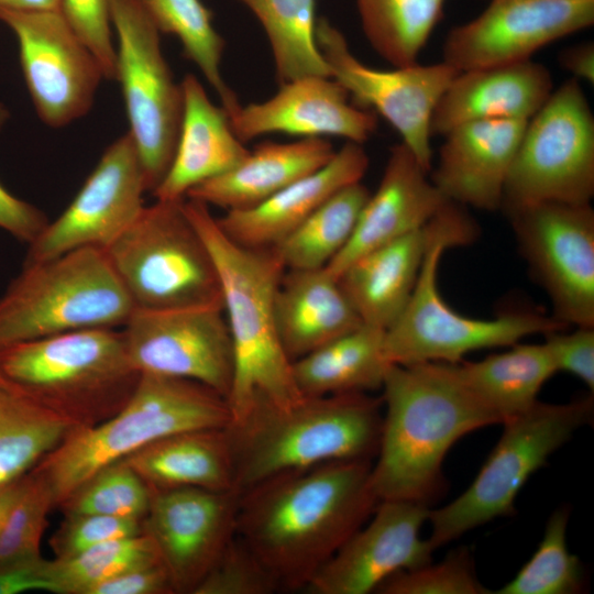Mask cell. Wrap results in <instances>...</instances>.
<instances>
[{"label": "cell", "mask_w": 594, "mask_h": 594, "mask_svg": "<svg viewBox=\"0 0 594 594\" xmlns=\"http://www.w3.org/2000/svg\"><path fill=\"white\" fill-rule=\"evenodd\" d=\"M371 460L286 472L239 493L237 535L279 588H307L315 574L373 514Z\"/></svg>", "instance_id": "cell-1"}, {"label": "cell", "mask_w": 594, "mask_h": 594, "mask_svg": "<svg viewBox=\"0 0 594 594\" xmlns=\"http://www.w3.org/2000/svg\"><path fill=\"white\" fill-rule=\"evenodd\" d=\"M382 388L385 415L372 488L380 501L429 506L446 485L442 463L452 446L501 421L459 382L450 363L391 365Z\"/></svg>", "instance_id": "cell-2"}, {"label": "cell", "mask_w": 594, "mask_h": 594, "mask_svg": "<svg viewBox=\"0 0 594 594\" xmlns=\"http://www.w3.org/2000/svg\"><path fill=\"white\" fill-rule=\"evenodd\" d=\"M183 208L202 238L219 277L233 354L227 402L231 424L258 402L287 407L304 398L276 326L275 294L285 266L272 249H250L221 230L209 206L186 198Z\"/></svg>", "instance_id": "cell-3"}, {"label": "cell", "mask_w": 594, "mask_h": 594, "mask_svg": "<svg viewBox=\"0 0 594 594\" xmlns=\"http://www.w3.org/2000/svg\"><path fill=\"white\" fill-rule=\"evenodd\" d=\"M382 405L367 393L304 396L287 407L256 403L228 427L235 492L327 462L371 460L380 444Z\"/></svg>", "instance_id": "cell-4"}, {"label": "cell", "mask_w": 594, "mask_h": 594, "mask_svg": "<svg viewBox=\"0 0 594 594\" xmlns=\"http://www.w3.org/2000/svg\"><path fill=\"white\" fill-rule=\"evenodd\" d=\"M230 424L228 402L213 389L187 378L143 373L118 414L74 429L33 470L46 480L58 508L98 470L161 438Z\"/></svg>", "instance_id": "cell-5"}, {"label": "cell", "mask_w": 594, "mask_h": 594, "mask_svg": "<svg viewBox=\"0 0 594 594\" xmlns=\"http://www.w3.org/2000/svg\"><path fill=\"white\" fill-rule=\"evenodd\" d=\"M0 374L75 429L118 414L141 374L133 367L122 331H70L0 350Z\"/></svg>", "instance_id": "cell-6"}, {"label": "cell", "mask_w": 594, "mask_h": 594, "mask_svg": "<svg viewBox=\"0 0 594 594\" xmlns=\"http://www.w3.org/2000/svg\"><path fill=\"white\" fill-rule=\"evenodd\" d=\"M476 227L463 206L449 201L425 256L416 286L404 310L385 330L384 352L392 365L429 362L458 363L470 352L512 346L534 334L568 326L552 316L510 311L494 319H474L454 311L438 289L437 275L444 251L466 244Z\"/></svg>", "instance_id": "cell-7"}, {"label": "cell", "mask_w": 594, "mask_h": 594, "mask_svg": "<svg viewBox=\"0 0 594 594\" xmlns=\"http://www.w3.org/2000/svg\"><path fill=\"white\" fill-rule=\"evenodd\" d=\"M133 310L103 249L24 262L0 297V350L70 331L123 327Z\"/></svg>", "instance_id": "cell-8"}, {"label": "cell", "mask_w": 594, "mask_h": 594, "mask_svg": "<svg viewBox=\"0 0 594 594\" xmlns=\"http://www.w3.org/2000/svg\"><path fill=\"white\" fill-rule=\"evenodd\" d=\"M183 201L144 207L105 249L134 309L222 305L212 257Z\"/></svg>", "instance_id": "cell-9"}, {"label": "cell", "mask_w": 594, "mask_h": 594, "mask_svg": "<svg viewBox=\"0 0 594 594\" xmlns=\"http://www.w3.org/2000/svg\"><path fill=\"white\" fill-rule=\"evenodd\" d=\"M593 417V398L566 404L537 402L502 422L504 431L471 485L451 503L430 509L436 550L463 534L515 510L517 494L549 457Z\"/></svg>", "instance_id": "cell-10"}, {"label": "cell", "mask_w": 594, "mask_h": 594, "mask_svg": "<svg viewBox=\"0 0 594 594\" xmlns=\"http://www.w3.org/2000/svg\"><path fill=\"white\" fill-rule=\"evenodd\" d=\"M593 196L594 116L580 81L572 77L527 121L499 209L590 204Z\"/></svg>", "instance_id": "cell-11"}, {"label": "cell", "mask_w": 594, "mask_h": 594, "mask_svg": "<svg viewBox=\"0 0 594 594\" xmlns=\"http://www.w3.org/2000/svg\"><path fill=\"white\" fill-rule=\"evenodd\" d=\"M118 37L116 79L120 82L130 130L153 193L175 153L182 117L183 89L163 55L160 31L141 0H109Z\"/></svg>", "instance_id": "cell-12"}, {"label": "cell", "mask_w": 594, "mask_h": 594, "mask_svg": "<svg viewBox=\"0 0 594 594\" xmlns=\"http://www.w3.org/2000/svg\"><path fill=\"white\" fill-rule=\"evenodd\" d=\"M552 317L594 327V210L591 204L537 202L503 208Z\"/></svg>", "instance_id": "cell-13"}, {"label": "cell", "mask_w": 594, "mask_h": 594, "mask_svg": "<svg viewBox=\"0 0 594 594\" xmlns=\"http://www.w3.org/2000/svg\"><path fill=\"white\" fill-rule=\"evenodd\" d=\"M316 41L331 78L358 106L375 110L387 120L402 136V143L431 172L432 117L459 72L443 61L388 70L372 68L351 53L342 32L323 18L317 20Z\"/></svg>", "instance_id": "cell-14"}, {"label": "cell", "mask_w": 594, "mask_h": 594, "mask_svg": "<svg viewBox=\"0 0 594 594\" xmlns=\"http://www.w3.org/2000/svg\"><path fill=\"white\" fill-rule=\"evenodd\" d=\"M14 33L22 73L40 119L62 128L91 108L102 68L61 10L4 11Z\"/></svg>", "instance_id": "cell-15"}, {"label": "cell", "mask_w": 594, "mask_h": 594, "mask_svg": "<svg viewBox=\"0 0 594 594\" xmlns=\"http://www.w3.org/2000/svg\"><path fill=\"white\" fill-rule=\"evenodd\" d=\"M121 331L140 374L191 380L227 399L233 354L222 305L134 309Z\"/></svg>", "instance_id": "cell-16"}, {"label": "cell", "mask_w": 594, "mask_h": 594, "mask_svg": "<svg viewBox=\"0 0 594 594\" xmlns=\"http://www.w3.org/2000/svg\"><path fill=\"white\" fill-rule=\"evenodd\" d=\"M145 191L139 152L127 132L106 148L62 215L29 244L24 262L87 246L105 250L139 217Z\"/></svg>", "instance_id": "cell-17"}, {"label": "cell", "mask_w": 594, "mask_h": 594, "mask_svg": "<svg viewBox=\"0 0 594 594\" xmlns=\"http://www.w3.org/2000/svg\"><path fill=\"white\" fill-rule=\"evenodd\" d=\"M594 24V0H491L451 29L443 62L458 72L530 59L543 46Z\"/></svg>", "instance_id": "cell-18"}, {"label": "cell", "mask_w": 594, "mask_h": 594, "mask_svg": "<svg viewBox=\"0 0 594 594\" xmlns=\"http://www.w3.org/2000/svg\"><path fill=\"white\" fill-rule=\"evenodd\" d=\"M144 532L155 542L175 593L194 594L237 535L239 493L151 490Z\"/></svg>", "instance_id": "cell-19"}, {"label": "cell", "mask_w": 594, "mask_h": 594, "mask_svg": "<svg viewBox=\"0 0 594 594\" xmlns=\"http://www.w3.org/2000/svg\"><path fill=\"white\" fill-rule=\"evenodd\" d=\"M429 512L421 503L380 501L369 522L344 541L306 590L312 594H367L392 575L430 562L435 549L420 538Z\"/></svg>", "instance_id": "cell-20"}, {"label": "cell", "mask_w": 594, "mask_h": 594, "mask_svg": "<svg viewBox=\"0 0 594 594\" xmlns=\"http://www.w3.org/2000/svg\"><path fill=\"white\" fill-rule=\"evenodd\" d=\"M228 117L243 143L282 132L302 138L333 135L363 144L377 127L374 112L349 103L346 90L333 78L321 76L285 82L272 98L241 105Z\"/></svg>", "instance_id": "cell-21"}, {"label": "cell", "mask_w": 594, "mask_h": 594, "mask_svg": "<svg viewBox=\"0 0 594 594\" xmlns=\"http://www.w3.org/2000/svg\"><path fill=\"white\" fill-rule=\"evenodd\" d=\"M404 144L392 146L381 183L364 204L353 234L326 266L336 278L358 257L425 227L450 200Z\"/></svg>", "instance_id": "cell-22"}, {"label": "cell", "mask_w": 594, "mask_h": 594, "mask_svg": "<svg viewBox=\"0 0 594 594\" xmlns=\"http://www.w3.org/2000/svg\"><path fill=\"white\" fill-rule=\"evenodd\" d=\"M527 121L480 120L444 134L431 182L461 206L501 208L506 178Z\"/></svg>", "instance_id": "cell-23"}, {"label": "cell", "mask_w": 594, "mask_h": 594, "mask_svg": "<svg viewBox=\"0 0 594 594\" xmlns=\"http://www.w3.org/2000/svg\"><path fill=\"white\" fill-rule=\"evenodd\" d=\"M369 164L362 144L346 141L322 167L256 206L226 211L217 218L218 224L242 246L275 248L332 195L361 182Z\"/></svg>", "instance_id": "cell-24"}, {"label": "cell", "mask_w": 594, "mask_h": 594, "mask_svg": "<svg viewBox=\"0 0 594 594\" xmlns=\"http://www.w3.org/2000/svg\"><path fill=\"white\" fill-rule=\"evenodd\" d=\"M552 91L549 69L531 59L459 72L437 105L432 134L471 121H528Z\"/></svg>", "instance_id": "cell-25"}, {"label": "cell", "mask_w": 594, "mask_h": 594, "mask_svg": "<svg viewBox=\"0 0 594 594\" xmlns=\"http://www.w3.org/2000/svg\"><path fill=\"white\" fill-rule=\"evenodd\" d=\"M182 84L183 117L170 166L152 193L156 200L180 201L197 185L235 167L249 154L222 107L216 106L193 74Z\"/></svg>", "instance_id": "cell-26"}, {"label": "cell", "mask_w": 594, "mask_h": 594, "mask_svg": "<svg viewBox=\"0 0 594 594\" xmlns=\"http://www.w3.org/2000/svg\"><path fill=\"white\" fill-rule=\"evenodd\" d=\"M441 210L421 229L358 257L339 275L364 324L386 330L399 317L439 229Z\"/></svg>", "instance_id": "cell-27"}, {"label": "cell", "mask_w": 594, "mask_h": 594, "mask_svg": "<svg viewBox=\"0 0 594 594\" xmlns=\"http://www.w3.org/2000/svg\"><path fill=\"white\" fill-rule=\"evenodd\" d=\"M275 318L292 361L363 323L339 279L326 267L285 270L275 294Z\"/></svg>", "instance_id": "cell-28"}, {"label": "cell", "mask_w": 594, "mask_h": 594, "mask_svg": "<svg viewBox=\"0 0 594 594\" xmlns=\"http://www.w3.org/2000/svg\"><path fill=\"white\" fill-rule=\"evenodd\" d=\"M336 151L323 138L258 144L235 167L190 189L186 198L228 210L256 206L327 164Z\"/></svg>", "instance_id": "cell-29"}, {"label": "cell", "mask_w": 594, "mask_h": 594, "mask_svg": "<svg viewBox=\"0 0 594 594\" xmlns=\"http://www.w3.org/2000/svg\"><path fill=\"white\" fill-rule=\"evenodd\" d=\"M151 490H234L228 427L194 429L161 438L123 459Z\"/></svg>", "instance_id": "cell-30"}, {"label": "cell", "mask_w": 594, "mask_h": 594, "mask_svg": "<svg viewBox=\"0 0 594 594\" xmlns=\"http://www.w3.org/2000/svg\"><path fill=\"white\" fill-rule=\"evenodd\" d=\"M384 338V329L362 323L293 361L299 392L317 397L382 388L392 365L385 356Z\"/></svg>", "instance_id": "cell-31"}, {"label": "cell", "mask_w": 594, "mask_h": 594, "mask_svg": "<svg viewBox=\"0 0 594 594\" xmlns=\"http://www.w3.org/2000/svg\"><path fill=\"white\" fill-rule=\"evenodd\" d=\"M450 365L459 382L501 424L534 406L543 384L557 372L543 343H515L510 350L481 361Z\"/></svg>", "instance_id": "cell-32"}, {"label": "cell", "mask_w": 594, "mask_h": 594, "mask_svg": "<svg viewBox=\"0 0 594 594\" xmlns=\"http://www.w3.org/2000/svg\"><path fill=\"white\" fill-rule=\"evenodd\" d=\"M74 429L0 374V486L31 471Z\"/></svg>", "instance_id": "cell-33"}, {"label": "cell", "mask_w": 594, "mask_h": 594, "mask_svg": "<svg viewBox=\"0 0 594 594\" xmlns=\"http://www.w3.org/2000/svg\"><path fill=\"white\" fill-rule=\"evenodd\" d=\"M257 18L268 38L280 85L331 77L316 41V0H238Z\"/></svg>", "instance_id": "cell-34"}, {"label": "cell", "mask_w": 594, "mask_h": 594, "mask_svg": "<svg viewBox=\"0 0 594 594\" xmlns=\"http://www.w3.org/2000/svg\"><path fill=\"white\" fill-rule=\"evenodd\" d=\"M370 197L361 182L327 199L302 223L273 248L286 270L326 267L346 245Z\"/></svg>", "instance_id": "cell-35"}, {"label": "cell", "mask_w": 594, "mask_h": 594, "mask_svg": "<svg viewBox=\"0 0 594 594\" xmlns=\"http://www.w3.org/2000/svg\"><path fill=\"white\" fill-rule=\"evenodd\" d=\"M446 0H356L363 32L373 50L394 67L417 63Z\"/></svg>", "instance_id": "cell-36"}, {"label": "cell", "mask_w": 594, "mask_h": 594, "mask_svg": "<svg viewBox=\"0 0 594 594\" xmlns=\"http://www.w3.org/2000/svg\"><path fill=\"white\" fill-rule=\"evenodd\" d=\"M161 33L174 34L184 55L200 69L219 96L228 116L240 106L224 81L220 65L226 42L212 24V12L201 0H141Z\"/></svg>", "instance_id": "cell-37"}, {"label": "cell", "mask_w": 594, "mask_h": 594, "mask_svg": "<svg viewBox=\"0 0 594 594\" xmlns=\"http://www.w3.org/2000/svg\"><path fill=\"white\" fill-rule=\"evenodd\" d=\"M163 562L145 532L97 544L67 559L50 560L57 594H88L97 584L131 569Z\"/></svg>", "instance_id": "cell-38"}, {"label": "cell", "mask_w": 594, "mask_h": 594, "mask_svg": "<svg viewBox=\"0 0 594 594\" xmlns=\"http://www.w3.org/2000/svg\"><path fill=\"white\" fill-rule=\"evenodd\" d=\"M569 510L549 517L543 538L530 560L495 594H574L583 584L579 558L568 550Z\"/></svg>", "instance_id": "cell-39"}, {"label": "cell", "mask_w": 594, "mask_h": 594, "mask_svg": "<svg viewBox=\"0 0 594 594\" xmlns=\"http://www.w3.org/2000/svg\"><path fill=\"white\" fill-rule=\"evenodd\" d=\"M152 491L122 459L98 470L58 508L64 515L97 514L143 520Z\"/></svg>", "instance_id": "cell-40"}, {"label": "cell", "mask_w": 594, "mask_h": 594, "mask_svg": "<svg viewBox=\"0 0 594 594\" xmlns=\"http://www.w3.org/2000/svg\"><path fill=\"white\" fill-rule=\"evenodd\" d=\"M54 508L50 485L31 470L0 531V564L41 557L47 516Z\"/></svg>", "instance_id": "cell-41"}, {"label": "cell", "mask_w": 594, "mask_h": 594, "mask_svg": "<svg viewBox=\"0 0 594 594\" xmlns=\"http://www.w3.org/2000/svg\"><path fill=\"white\" fill-rule=\"evenodd\" d=\"M381 594H487L479 581L466 548L452 551L439 563L431 561L400 571L376 590Z\"/></svg>", "instance_id": "cell-42"}, {"label": "cell", "mask_w": 594, "mask_h": 594, "mask_svg": "<svg viewBox=\"0 0 594 594\" xmlns=\"http://www.w3.org/2000/svg\"><path fill=\"white\" fill-rule=\"evenodd\" d=\"M276 590L279 586L268 569L235 535L194 594H270Z\"/></svg>", "instance_id": "cell-43"}, {"label": "cell", "mask_w": 594, "mask_h": 594, "mask_svg": "<svg viewBox=\"0 0 594 594\" xmlns=\"http://www.w3.org/2000/svg\"><path fill=\"white\" fill-rule=\"evenodd\" d=\"M143 532L141 519L72 514L64 515V520L50 539V546L55 559H67L106 541Z\"/></svg>", "instance_id": "cell-44"}, {"label": "cell", "mask_w": 594, "mask_h": 594, "mask_svg": "<svg viewBox=\"0 0 594 594\" xmlns=\"http://www.w3.org/2000/svg\"><path fill=\"white\" fill-rule=\"evenodd\" d=\"M62 12L98 59L103 76L116 79V46L109 0H62Z\"/></svg>", "instance_id": "cell-45"}, {"label": "cell", "mask_w": 594, "mask_h": 594, "mask_svg": "<svg viewBox=\"0 0 594 594\" xmlns=\"http://www.w3.org/2000/svg\"><path fill=\"white\" fill-rule=\"evenodd\" d=\"M594 327H575L544 334L543 342L556 371H564L594 389Z\"/></svg>", "instance_id": "cell-46"}, {"label": "cell", "mask_w": 594, "mask_h": 594, "mask_svg": "<svg viewBox=\"0 0 594 594\" xmlns=\"http://www.w3.org/2000/svg\"><path fill=\"white\" fill-rule=\"evenodd\" d=\"M169 573L163 562L131 569L95 585L88 594H173Z\"/></svg>", "instance_id": "cell-47"}, {"label": "cell", "mask_w": 594, "mask_h": 594, "mask_svg": "<svg viewBox=\"0 0 594 594\" xmlns=\"http://www.w3.org/2000/svg\"><path fill=\"white\" fill-rule=\"evenodd\" d=\"M45 213L13 196L0 184V228L19 241L31 244L47 226Z\"/></svg>", "instance_id": "cell-48"}, {"label": "cell", "mask_w": 594, "mask_h": 594, "mask_svg": "<svg viewBox=\"0 0 594 594\" xmlns=\"http://www.w3.org/2000/svg\"><path fill=\"white\" fill-rule=\"evenodd\" d=\"M45 591L57 594L50 575V560L42 556L0 564V594Z\"/></svg>", "instance_id": "cell-49"}, {"label": "cell", "mask_w": 594, "mask_h": 594, "mask_svg": "<svg viewBox=\"0 0 594 594\" xmlns=\"http://www.w3.org/2000/svg\"><path fill=\"white\" fill-rule=\"evenodd\" d=\"M560 66L573 78L594 84V43L584 42L569 46L559 54Z\"/></svg>", "instance_id": "cell-50"}, {"label": "cell", "mask_w": 594, "mask_h": 594, "mask_svg": "<svg viewBox=\"0 0 594 594\" xmlns=\"http://www.w3.org/2000/svg\"><path fill=\"white\" fill-rule=\"evenodd\" d=\"M62 11V0H0V13L4 11Z\"/></svg>", "instance_id": "cell-51"}, {"label": "cell", "mask_w": 594, "mask_h": 594, "mask_svg": "<svg viewBox=\"0 0 594 594\" xmlns=\"http://www.w3.org/2000/svg\"><path fill=\"white\" fill-rule=\"evenodd\" d=\"M25 474L0 486V531L24 484Z\"/></svg>", "instance_id": "cell-52"}, {"label": "cell", "mask_w": 594, "mask_h": 594, "mask_svg": "<svg viewBox=\"0 0 594 594\" xmlns=\"http://www.w3.org/2000/svg\"><path fill=\"white\" fill-rule=\"evenodd\" d=\"M7 119V111L4 108L0 105V128L2 127L3 122Z\"/></svg>", "instance_id": "cell-53"}]
</instances>
